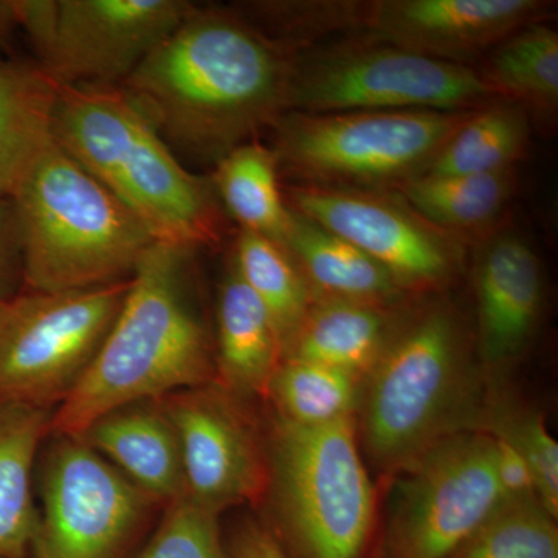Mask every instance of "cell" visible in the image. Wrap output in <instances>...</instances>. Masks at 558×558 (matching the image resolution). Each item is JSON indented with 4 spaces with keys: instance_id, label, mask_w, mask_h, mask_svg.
<instances>
[{
    "instance_id": "13",
    "label": "cell",
    "mask_w": 558,
    "mask_h": 558,
    "mask_svg": "<svg viewBox=\"0 0 558 558\" xmlns=\"http://www.w3.org/2000/svg\"><path fill=\"white\" fill-rule=\"evenodd\" d=\"M284 197L290 209L368 255L403 289L442 284L457 269L453 238L403 201L376 191L300 183L288 186Z\"/></svg>"
},
{
    "instance_id": "23",
    "label": "cell",
    "mask_w": 558,
    "mask_h": 558,
    "mask_svg": "<svg viewBox=\"0 0 558 558\" xmlns=\"http://www.w3.org/2000/svg\"><path fill=\"white\" fill-rule=\"evenodd\" d=\"M211 180L219 204L240 230L259 234L282 245L292 209L279 189L277 156L258 140L231 149L216 163Z\"/></svg>"
},
{
    "instance_id": "26",
    "label": "cell",
    "mask_w": 558,
    "mask_h": 558,
    "mask_svg": "<svg viewBox=\"0 0 558 558\" xmlns=\"http://www.w3.org/2000/svg\"><path fill=\"white\" fill-rule=\"evenodd\" d=\"M529 113L495 100L470 112L424 174L473 175L515 170L529 145Z\"/></svg>"
},
{
    "instance_id": "33",
    "label": "cell",
    "mask_w": 558,
    "mask_h": 558,
    "mask_svg": "<svg viewBox=\"0 0 558 558\" xmlns=\"http://www.w3.org/2000/svg\"><path fill=\"white\" fill-rule=\"evenodd\" d=\"M495 462L497 476L508 501L513 499L535 498L534 476L529 469L526 459L506 436H494Z\"/></svg>"
},
{
    "instance_id": "14",
    "label": "cell",
    "mask_w": 558,
    "mask_h": 558,
    "mask_svg": "<svg viewBox=\"0 0 558 558\" xmlns=\"http://www.w3.org/2000/svg\"><path fill=\"white\" fill-rule=\"evenodd\" d=\"M554 9L545 0H376L337 2L336 28L357 25L368 39L470 65Z\"/></svg>"
},
{
    "instance_id": "27",
    "label": "cell",
    "mask_w": 558,
    "mask_h": 558,
    "mask_svg": "<svg viewBox=\"0 0 558 558\" xmlns=\"http://www.w3.org/2000/svg\"><path fill=\"white\" fill-rule=\"evenodd\" d=\"M234 269L269 312L286 352L314 304V293L284 247L240 230L234 242Z\"/></svg>"
},
{
    "instance_id": "17",
    "label": "cell",
    "mask_w": 558,
    "mask_h": 558,
    "mask_svg": "<svg viewBox=\"0 0 558 558\" xmlns=\"http://www.w3.org/2000/svg\"><path fill=\"white\" fill-rule=\"evenodd\" d=\"M78 438L159 505L186 498L178 433L159 400L109 411Z\"/></svg>"
},
{
    "instance_id": "28",
    "label": "cell",
    "mask_w": 558,
    "mask_h": 558,
    "mask_svg": "<svg viewBox=\"0 0 558 558\" xmlns=\"http://www.w3.org/2000/svg\"><path fill=\"white\" fill-rule=\"evenodd\" d=\"M357 379L317 363L284 359L271 377L267 396L279 418L315 427L351 417L360 399Z\"/></svg>"
},
{
    "instance_id": "11",
    "label": "cell",
    "mask_w": 558,
    "mask_h": 558,
    "mask_svg": "<svg viewBox=\"0 0 558 558\" xmlns=\"http://www.w3.org/2000/svg\"><path fill=\"white\" fill-rule=\"evenodd\" d=\"M405 468L389 524L392 558H449L508 502L494 436L451 435Z\"/></svg>"
},
{
    "instance_id": "15",
    "label": "cell",
    "mask_w": 558,
    "mask_h": 558,
    "mask_svg": "<svg viewBox=\"0 0 558 558\" xmlns=\"http://www.w3.org/2000/svg\"><path fill=\"white\" fill-rule=\"evenodd\" d=\"M157 400L178 433L186 498L216 515L258 501L269 472L229 389L215 380Z\"/></svg>"
},
{
    "instance_id": "19",
    "label": "cell",
    "mask_w": 558,
    "mask_h": 558,
    "mask_svg": "<svg viewBox=\"0 0 558 558\" xmlns=\"http://www.w3.org/2000/svg\"><path fill=\"white\" fill-rule=\"evenodd\" d=\"M57 83L36 61L0 60V197H10L54 138Z\"/></svg>"
},
{
    "instance_id": "18",
    "label": "cell",
    "mask_w": 558,
    "mask_h": 558,
    "mask_svg": "<svg viewBox=\"0 0 558 558\" xmlns=\"http://www.w3.org/2000/svg\"><path fill=\"white\" fill-rule=\"evenodd\" d=\"M282 360L284 347L274 319L230 259L218 303V384L236 395L267 396Z\"/></svg>"
},
{
    "instance_id": "25",
    "label": "cell",
    "mask_w": 558,
    "mask_h": 558,
    "mask_svg": "<svg viewBox=\"0 0 558 558\" xmlns=\"http://www.w3.org/2000/svg\"><path fill=\"white\" fill-rule=\"evenodd\" d=\"M515 183V170L473 175L422 174L396 190L425 222L453 238L494 226L512 199Z\"/></svg>"
},
{
    "instance_id": "20",
    "label": "cell",
    "mask_w": 558,
    "mask_h": 558,
    "mask_svg": "<svg viewBox=\"0 0 558 558\" xmlns=\"http://www.w3.org/2000/svg\"><path fill=\"white\" fill-rule=\"evenodd\" d=\"M284 247L319 300L384 304L398 299L403 288L380 264L292 209Z\"/></svg>"
},
{
    "instance_id": "30",
    "label": "cell",
    "mask_w": 558,
    "mask_h": 558,
    "mask_svg": "<svg viewBox=\"0 0 558 558\" xmlns=\"http://www.w3.org/2000/svg\"><path fill=\"white\" fill-rule=\"evenodd\" d=\"M165 508L156 534L137 558H226L216 513L199 508L189 498Z\"/></svg>"
},
{
    "instance_id": "4",
    "label": "cell",
    "mask_w": 558,
    "mask_h": 558,
    "mask_svg": "<svg viewBox=\"0 0 558 558\" xmlns=\"http://www.w3.org/2000/svg\"><path fill=\"white\" fill-rule=\"evenodd\" d=\"M10 197L20 220L24 289L124 281L156 242L57 138L40 150Z\"/></svg>"
},
{
    "instance_id": "5",
    "label": "cell",
    "mask_w": 558,
    "mask_h": 558,
    "mask_svg": "<svg viewBox=\"0 0 558 558\" xmlns=\"http://www.w3.org/2000/svg\"><path fill=\"white\" fill-rule=\"evenodd\" d=\"M465 340L450 311L435 307L391 337L369 371L363 438L381 468H403L465 416L472 392Z\"/></svg>"
},
{
    "instance_id": "34",
    "label": "cell",
    "mask_w": 558,
    "mask_h": 558,
    "mask_svg": "<svg viewBox=\"0 0 558 558\" xmlns=\"http://www.w3.org/2000/svg\"><path fill=\"white\" fill-rule=\"evenodd\" d=\"M231 558H288L278 545L277 538L259 526L248 521L234 534L231 543Z\"/></svg>"
},
{
    "instance_id": "12",
    "label": "cell",
    "mask_w": 558,
    "mask_h": 558,
    "mask_svg": "<svg viewBox=\"0 0 558 558\" xmlns=\"http://www.w3.org/2000/svg\"><path fill=\"white\" fill-rule=\"evenodd\" d=\"M43 501L32 558H121L159 505L78 436L50 447Z\"/></svg>"
},
{
    "instance_id": "35",
    "label": "cell",
    "mask_w": 558,
    "mask_h": 558,
    "mask_svg": "<svg viewBox=\"0 0 558 558\" xmlns=\"http://www.w3.org/2000/svg\"><path fill=\"white\" fill-rule=\"evenodd\" d=\"M20 32L13 0H0V60L9 54L11 40Z\"/></svg>"
},
{
    "instance_id": "31",
    "label": "cell",
    "mask_w": 558,
    "mask_h": 558,
    "mask_svg": "<svg viewBox=\"0 0 558 558\" xmlns=\"http://www.w3.org/2000/svg\"><path fill=\"white\" fill-rule=\"evenodd\" d=\"M497 433L506 436L526 459L534 476L535 495L554 519L558 515V444L539 416L501 422Z\"/></svg>"
},
{
    "instance_id": "7",
    "label": "cell",
    "mask_w": 558,
    "mask_h": 558,
    "mask_svg": "<svg viewBox=\"0 0 558 558\" xmlns=\"http://www.w3.org/2000/svg\"><path fill=\"white\" fill-rule=\"evenodd\" d=\"M131 278L75 290H28L0 301V403L57 410L83 379Z\"/></svg>"
},
{
    "instance_id": "1",
    "label": "cell",
    "mask_w": 558,
    "mask_h": 558,
    "mask_svg": "<svg viewBox=\"0 0 558 558\" xmlns=\"http://www.w3.org/2000/svg\"><path fill=\"white\" fill-rule=\"evenodd\" d=\"M295 54L240 11L196 5L120 87L165 142L218 163L288 112Z\"/></svg>"
},
{
    "instance_id": "32",
    "label": "cell",
    "mask_w": 558,
    "mask_h": 558,
    "mask_svg": "<svg viewBox=\"0 0 558 558\" xmlns=\"http://www.w3.org/2000/svg\"><path fill=\"white\" fill-rule=\"evenodd\" d=\"M24 289L20 220L11 197H0V301Z\"/></svg>"
},
{
    "instance_id": "8",
    "label": "cell",
    "mask_w": 558,
    "mask_h": 558,
    "mask_svg": "<svg viewBox=\"0 0 558 558\" xmlns=\"http://www.w3.org/2000/svg\"><path fill=\"white\" fill-rule=\"evenodd\" d=\"M271 476L282 520L307 558H359L374 492L351 417L315 427L278 417Z\"/></svg>"
},
{
    "instance_id": "2",
    "label": "cell",
    "mask_w": 558,
    "mask_h": 558,
    "mask_svg": "<svg viewBox=\"0 0 558 558\" xmlns=\"http://www.w3.org/2000/svg\"><path fill=\"white\" fill-rule=\"evenodd\" d=\"M193 250L154 242L100 351L53 410L50 435L80 436L109 411L216 379L207 330L190 300Z\"/></svg>"
},
{
    "instance_id": "22",
    "label": "cell",
    "mask_w": 558,
    "mask_h": 558,
    "mask_svg": "<svg viewBox=\"0 0 558 558\" xmlns=\"http://www.w3.org/2000/svg\"><path fill=\"white\" fill-rule=\"evenodd\" d=\"M53 411L0 403V558H28L39 515L32 476Z\"/></svg>"
},
{
    "instance_id": "29",
    "label": "cell",
    "mask_w": 558,
    "mask_h": 558,
    "mask_svg": "<svg viewBox=\"0 0 558 558\" xmlns=\"http://www.w3.org/2000/svg\"><path fill=\"white\" fill-rule=\"evenodd\" d=\"M554 520L538 499H513L449 558H558Z\"/></svg>"
},
{
    "instance_id": "6",
    "label": "cell",
    "mask_w": 558,
    "mask_h": 558,
    "mask_svg": "<svg viewBox=\"0 0 558 558\" xmlns=\"http://www.w3.org/2000/svg\"><path fill=\"white\" fill-rule=\"evenodd\" d=\"M470 112H286L270 128V148L300 185L398 189L428 170Z\"/></svg>"
},
{
    "instance_id": "3",
    "label": "cell",
    "mask_w": 558,
    "mask_h": 558,
    "mask_svg": "<svg viewBox=\"0 0 558 558\" xmlns=\"http://www.w3.org/2000/svg\"><path fill=\"white\" fill-rule=\"evenodd\" d=\"M53 135L160 244L196 252L222 240L211 180L186 170L120 86H62Z\"/></svg>"
},
{
    "instance_id": "21",
    "label": "cell",
    "mask_w": 558,
    "mask_h": 558,
    "mask_svg": "<svg viewBox=\"0 0 558 558\" xmlns=\"http://www.w3.org/2000/svg\"><path fill=\"white\" fill-rule=\"evenodd\" d=\"M392 336L391 322L380 304L319 300L312 304L284 359L360 377L376 366Z\"/></svg>"
},
{
    "instance_id": "9",
    "label": "cell",
    "mask_w": 558,
    "mask_h": 558,
    "mask_svg": "<svg viewBox=\"0 0 558 558\" xmlns=\"http://www.w3.org/2000/svg\"><path fill=\"white\" fill-rule=\"evenodd\" d=\"M495 100L475 68L366 39L295 54L288 112H469Z\"/></svg>"
},
{
    "instance_id": "16",
    "label": "cell",
    "mask_w": 558,
    "mask_h": 558,
    "mask_svg": "<svg viewBox=\"0 0 558 558\" xmlns=\"http://www.w3.org/2000/svg\"><path fill=\"white\" fill-rule=\"evenodd\" d=\"M480 349L488 365H502L526 347L542 307L543 277L537 253L515 233H498L476 266Z\"/></svg>"
},
{
    "instance_id": "24",
    "label": "cell",
    "mask_w": 558,
    "mask_h": 558,
    "mask_svg": "<svg viewBox=\"0 0 558 558\" xmlns=\"http://www.w3.org/2000/svg\"><path fill=\"white\" fill-rule=\"evenodd\" d=\"M476 70L499 100L515 102L538 119L556 117L558 35L548 25L538 22L513 33L488 51Z\"/></svg>"
},
{
    "instance_id": "10",
    "label": "cell",
    "mask_w": 558,
    "mask_h": 558,
    "mask_svg": "<svg viewBox=\"0 0 558 558\" xmlns=\"http://www.w3.org/2000/svg\"><path fill=\"white\" fill-rule=\"evenodd\" d=\"M38 64L62 86H121L196 3L13 0Z\"/></svg>"
}]
</instances>
